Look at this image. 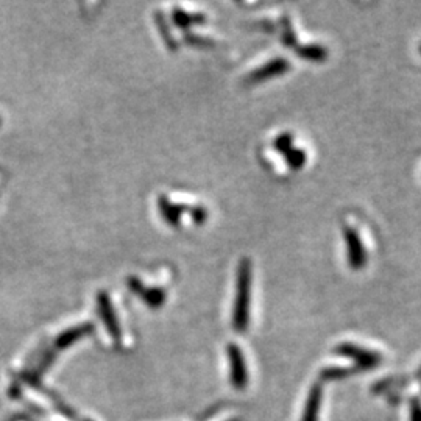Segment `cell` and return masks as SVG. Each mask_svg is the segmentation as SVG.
I'll use <instances>...</instances> for the list:
<instances>
[{
  "instance_id": "cell-1",
  "label": "cell",
  "mask_w": 421,
  "mask_h": 421,
  "mask_svg": "<svg viewBox=\"0 0 421 421\" xmlns=\"http://www.w3.org/2000/svg\"><path fill=\"white\" fill-rule=\"evenodd\" d=\"M250 287H251V263L248 258L240 259L237 267L236 301L233 311V328L237 333H244L250 322Z\"/></svg>"
},
{
  "instance_id": "cell-2",
  "label": "cell",
  "mask_w": 421,
  "mask_h": 421,
  "mask_svg": "<svg viewBox=\"0 0 421 421\" xmlns=\"http://www.w3.org/2000/svg\"><path fill=\"white\" fill-rule=\"evenodd\" d=\"M334 353L342 354V356H345V358L356 360V364H358V370H370L373 369V367H378L382 360L381 354L369 351V349L353 345V343H342V345L336 347Z\"/></svg>"
},
{
  "instance_id": "cell-3",
  "label": "cell",
  "mask_w": 421,
  "mask_h": 421,
  "mask_svg": "<svg viewBox=\"0 0 421 421\" xmlns=\"http://www.w3.org/2000/svg\"><path fill=\"white\" fill-rule=\"evenodd\" d=\"M228 359H229V367H231V382H233L234 389L244 390L248 382V373H247V365H245V358L242 349L229 343L228 348Z\"/></svg>"
},
{
  "instance_id": "cell-4",
  "label": "cell",
  "mask_w": 421,
  "mask_h": 421,
  "mask_svg": "<svg viewBox=\"0 0 421 421\" xmlns=\"http://www.w3.org/2000/svg\"><path fill=\"white\" fill-rule=\"evenodd\" d=\"M97 307H99V314L100 318L103 320V323L106 326V329H108L110 336L112 337V340L116 343H121L122 339V331L121 326H119V320L116 317V312L112 309L110 295L106 292H99L97 295Z\"/></svg>"
},
{
  "instance_id": "cell-5",
  "label": "cell",
  "mask_w": 421,
  "mask_h": 421,
  "mask_svg": "<svg viewBox=\"0 0 421 421\" xmlns=\"http://www.w3.org/2000/svg\"><path fill=\"white\" fill-rule=\"evenodd\" d=\"M290 69V63L286 58H274L271 61L265 63L264 66L258 68L256 70H253L251 74H248L245 79L247 85H253V83H260L270 79H275V76H280L283 74H286Z\"/></svg>"
},
{
  "instance_id": "cell-6",
  "label": "cell",
  "mask_w": 421,
  "mask_h": 421,
  "mask_svg": "<svg viewBox=\"0 0 421 421\" xmlns=\"http://www.w3.org/2000/svg\"><path fill=\"white\" fill-rule=\"evenodd\" d=\"M343 234H345L347 242V253H348V264L351 269L359 270L365 265V250L362 245V240L358 234V231L351 227L343 228Z\"/></svg>"
},
{
  "instance_id": "cell-7",
  "label": "cell",
  "mask_w": 421,
  "mask_h": 421,
  "mask_svg": "<svg viewBox=\"0 0 421 421\" xmlns=\"http://www.w3.org/2000/svg\"><path fill=\"white\" fill-rule=\"evenodd\" d=\"M158 207H159V212H161L164 220L174 228L180 227L181 216L191 209V207H187L186 205H174L167 197H164V195H159Z\"/></svg>"
},
{
  "instance_id": "cell-8",
  "label": "cell",
  "mask_w": 421,
  "mask_h": 421,
  "mask_svg": "<svg viewBox=\"0 0 421 421\" xmlns=\"http://www.w3.org/2000/svg\"><path fill=\"white\" fill-rule=\"evenodd\" d=\"M92 331H94L92 323H83V325L72 326V328H69L68 331H64V333H61L57 337L55 348L58 349L68 348L76 340H81L83 337H86L89 333H92Z\"/></svg>"
},
{
  "instance_id": "cell-9",
  "label": "cell",
  "mask_w": 421,
  "mask_h": 421,
  "mask_svg": "<svg viewBox=\"0 0 421 421\" xmlns=\"http://www.w3.org/2000/svg\"><path fill=\"white\" fill-rule=\"evenodd\" d=\"M322 398H323L322 385L314 384L311 387L309 395H307L303 418H301V421H318L320 406H322Z\"/></svg>"
},
{
  "instance_id": "cell-10",
  "label": "cell",
  "mask_w": 421,
  "mask_h": 421,
  "mask_svg": "<svg viewBox=\"0 0 421 421\" xmlns=\"http://www.w3.org/2000/svg\"><path fill=\"white\" fill-rule=\"evenodd\" d=\"M172 19H174V23L178 28H191L195 23H201L206 21L205 14H189L186 13L185 10L181 8H174V13H172Z\"/></svg>"
},
{
  "instance_id": "cell-11",
  "label": "cell",
  "mask_w": 421,
  "mask_h": 421,
  "mask_svg": "<svg viewBox=\"0 0 421 421\" xmlns=\"http://www.w3.org/2000/svg\"><path fill=\"white\" fill-rule=\"evenodd\" d=\"M295 52L298 57L307 59V61H314V63L325 61V59L328 58V50L318 44H307V45L296 47Z\"/></svg>"
},
{
  "instance_id": "cell-12",
  "label": "cell",
  "mask_w": 421,
  "mask_h": 421,
  "mask_svg": "<svg viewBox=\"0 0 421 421\" xmlns=\"http://www.w3.org/2000/svg\"><path fill=\"white\" fill-rule=\"evenodd\" d=\"M141 296L144 298L145 305L153 307V309L161 307L165 301V292L163 289H158V287H150V289L145 287L144 294H142Z\"/></svg>"
},
{
  "instance_id": "cell-13",
  "label": "cell",
  "mask_w": 421,
  "mask_h": 421,
  "mask_svg": "<svg viewBox=\"0 0 421 421\" xmlns=\"http://www.w3.org/2000/svg\"><path fill=\"white\" fill-rule=\"evenodd\" d=\"M284 159H286V163H287V165H289L290 169H292V170H300L301 167H305L307 156H306V152L305 150H301V148L292 147L286 153V155H284Z\"/></svg>"
},
{
  "instance_id": "cell-14",
  "label": "cell",
  "mask_w": 421,
  "mask_h": 421,
  "mask_svg": "<svg viewBox=\"0 0 421 421\" xmlns=\"http://www.w3.org/2000/svg\"><path fill=\"white\" fill-rule=\"evenodd\" d=\"M155 19H156V23H158L159 32H161V37H163V39H164V43L167 44V47H169V49H170V52H176V49H178V44L175 43L174 37H172L170 30H169V27H167V22H165V17L163 16L161 11H156Z\"/></svg>"
},
{
  "instance_id": "cell-15",
  "label": "cell",
  "mask_w": 421,
  "mask_h": 421,
  "mask_svg": "<svg viewBox=\"0 0 421 421\" xmlns=\"http://www.w3.org/2000/svg\"><path fill=\"white\" fill-rule=\"evenodd\" d=\"M354 371L356 369L353 370V369H342V367H328V369L322 370L320 378H322L323 381H337V379L348 378Z\"/></svg>"
},
{
  "instance_id": "cell-16",
  "label": "cell",
  "mask_w": 421,
  "mask_h": 421,
  "mask_svg": "<svg viewBox=\"0 0 421 421\" xmlns=\"http://www.w3.org/2000/svg\"><path fill=\"white\" fill-rule=\"evenodd\" d=\"M292 147H294V134L292 133H281L280 136H276V139L274 141V148L276 152L283 153V155H286V153Z\"/></svg>"
},
{
  "instance_id": "cell-17",
  "label": "cell",
  "mask_w": 421,
  "mask_h": 421,
  "mask_svg": "<svg viewBox=\"0 0 421 421\" xmlns=\"http://www.w3.org/2000/svg\"><path fill=\"white\" fill-rule=\"evenodd\" d=\"M281 41H283V44L286 45V47H296V37H295V32H294V28H292V23L289 22L287 17L283 21V34H281Z\"/></svg>"
},
{
  "instance_id": "cell-18",
  "label": "cell",
  "mask_w": 421,
  "mask_h": 421,
  "mask_svg": "<svg viewBox=\"0 0 421 421\" xmlns=\"http://www.w3.org/2000/svg\"><path fill=\"white\" fill-rule=\"evenodd\" d=\"M189 214L192 216L194 222L198 223V225L205 223L206 218H207V211H206V207H203V206H194V207H191V209H189Z\"/></svg>"
},
{
  "instance_id": "cell-19",
  "label": "cell",
  "mask_w": 421,
  "mask_h": 421,
  "mask_svg": "<svg viewBox=\"0 0 421 421\" xmlns=\"http://www.w3.org/2000/svg\"><path fill=\"white\" fill-rule=\"evenodd\" d=\"M127 284H128V289L132 290V292H134L136 295L144 294L145 286H144V283H142L138 276H130L128 280H127Z\"/></svg>"
},
{
  "instance_id": "cell-20",
  "label": "cell",
  "mask_w": 421,
  "mask_h": 421,
  "mask_svg": "<svg viewBox=\"0 0 421 421\" xmlns=\"http://www.w3.org/2000/svg\"><path fill=\"white\" fill-rule=\"evenodd\" d=\"M411 421H421V401L417 396L411 400Z\"/></svg>"
},
{
  "instance_id": "cell-21",
  "label": "cell",
  "mask_w": 421,
  "mask_h": 421,
  "mask_svg": "<svg viewBox=\"0 0 421 421\" xmlns=\"http://www.w3.org/2000/svg\"><path fill=\"white\" fill-rule=\"evenodd\" d=\"M185 41L187 44H192V45H211L212 44L209 39H205V38H201V37H198V34H194V33H186Z\"/></svg>"
},
{
  "instance_id": "cell-22",
  "label": "cell",
  "mask_w": 421,
  "mask_h": 421,
  "mask_svg": "<svg viewBox=\"0 0 421 421\" xmlns=\"http://www.w3.org/2000/svg\"><path fill=\"white\" fill-rule=\"evenodd\" d=\"M0 125H2V119H0Z\"/></svg>"
},
{
  "instance_id": "cell-23",
  "label": "cell",
  "mask_w": 421,
  "mask_h": 421,
  "mask_svg": "<svg viewBox=\"0 0 421 421\" xmlns=\"http://www.w3.org/2000/svg\"><path fill=\"white\" fill-rule=\"evenodd\" d=\"M85 421H91V420H85Z\"/></svg>"
},
{
  "instance_id": "cell-24",
  "label": "cell",
  "mask_w": 421,
  "mask_h": 421,
  "mask_svg": "<svg viewBox=\"0 0 421 421\" xmlns=\"http://www.w3.org/2000/svg\"><path fill=\"white\" fill-rule=\"evenodd\" d=\"M420 52H421V45H420Z\"/></svg>"
}]
</instances>
